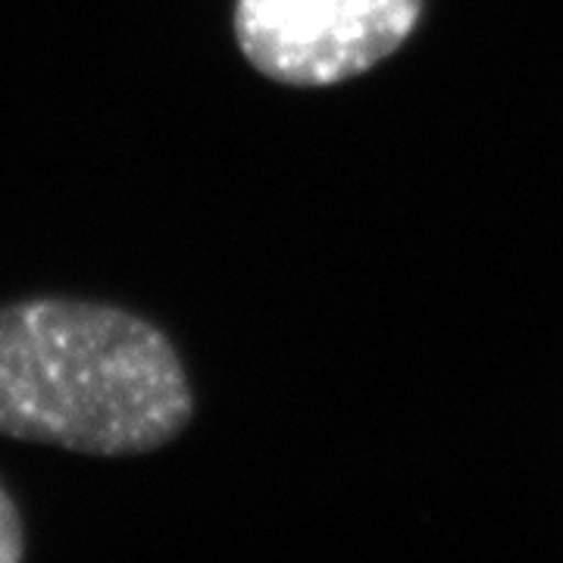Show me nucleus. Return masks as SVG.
I'll return each mask as SVG.
<instances>
[{"instance_id": "f03ea898", "label": "nucleus", "mask_w": 563, "mask_h": 563, "mask_svg": "<svg viewBox=\"0 0 563 563\" xmlns=\"http://www.w3.org/2000/svg\"><path fill=\"white\" fill-rule=\"evenodd\" d=\"M422 0H235V41L266 79L322 88L391 57L417 29Z\"/></svg>"}, {"instance_id": "f257e3e1", "label": "nucleus", "mask_w": 563, "mask_h": 563, "mask_svg": "<svg viewBox=\"0 0 563 563\" xmlns=\"http://www.w3.org/2000/svg\"><path fill=\"white\" fill-rule=\"evenodd\" d=\"M195 395L176 344L113 303L0 307V435L132 457L179 439Z\"/></svg>"}, {"instance_id": "7ed1b4c3", "label": "nucleus", "mask_w": 563, "mask_h": 563, "mask_svg": "<svg viewBox=\"0 0 563 563\" xmlns=\"http://www.w3.org/2000/svg\"><path fill=\"white\" fill-rule=\"evenodd\" d=\"M25 558V529L13 498L0 488V563H20Z\"/></svg>"}]
</instances>
